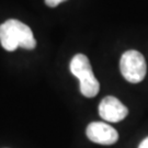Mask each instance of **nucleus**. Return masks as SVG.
Instances as JSON below:
<instances>
[{
  "instance_id": "nucleus-1",
  "label": "nucleus",
  "mask_w": 148,
  "mask_h": 148,
  "mask_svg": "<svg viewBox=\"0 0 148 148\" xmlns=\"http://www.w3.org/2000/svg\"><path fill=\"white\" fill-rule=\"evenodd\" d=\"M0 43L8 52H13L18 47L34 49L36 40L27 24L19 20L10 19L0 25Z\"/></svg>"
},
{
  "instance_id": "nucleus-2",
  "label": "nucleus",
  "mask_w": 148,
  "mask_h": 148,
  "mask_svg": "<svg viewBox=\"0 0 148 148\" xmlns=\"http://www.w3.org/2000/svg\"><path fill=\"white\" fill-rule=\"evenodd\" d=\"M70 71L79 79L80 92L87 98H93L99 93L100 84L95 78L89 58L84 54H76L70 62Z\"/></svg>"
},
{
  "instance_id": "nucleus-3",
  "label": "nucleus",
  "mask_w": 148,
  "mask_h": 148,
  "mask_svg": "<svg viewBox=\"0 0 148 148\" xmlns=\"http://www.w3.org/2000/svg\"><path fill=\"white\" fill-rule=\"evenodd\" d=\"M120 69L124 79L131 84H138L143 81L146 76L147 65L143 54L135 49H131L122 55Z\"/></svg>"
},
{
  "instance_id": "nucleus-4",
  "label": "nucleus",
  "mask_w": 148,
  "mask_h": 148,
  "mask_svg": "<svg viewBox=\"0 0 148 148\" xmlns=\"http://www.w3.org/2000/svg\"><path fill=\"white\" fill-rule=\"evenodd\" d=\"M87 137L100 145H113L119 139V133L114 127L103 122H92L87 127Z\"/></svg>"
},
{
  "instance_id": "nucleus-5",
  "label": "nucleus",
  "mask_w": 148,
  "mask_h": 148,
  "mask_svg": "<svg viewBox=\"0 0 148 148\" xmlns=\"http://www.w3.org/2000/svg\"><path fill=\"white\" fill-rule=\"evenodd\" d=\"M99 114L104 121L116 123L127 116L128 109L117 98L108 95L100 102Z\"/></svg>"
},
{
  "instance_id": "nucleus-6",
  "label": "nucleus",
  "mask_w": 148,
  "mask_h": 148,
  "mask_svg": "<svg viewBox=\"0 0 148 148\" xmlns=\"http://www.w3.org/2000/svg\"><path fill=\"white\" fill-rule=\"evenodd\" d=\"M67 0H45V3L51 7V8H54V7H57L58 5H60L62 2H65Z\"/></svg>"
},
{
  "instance_id": "nucleus-7",
  "label": "nucleus",
  "mask_w": 148,
  "mask_h": 148,
  "mask_svg": "<svg viewBox=\"0 0 148 148\" xmlns=\"http://www.w3.org/2000/svg\"><path fill=\"white\" fill-rule=\"evenodd\" d=\"M138 148H148V137H146L142 143L139 144Z\"/></svg>"
}]
</instances>
